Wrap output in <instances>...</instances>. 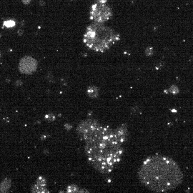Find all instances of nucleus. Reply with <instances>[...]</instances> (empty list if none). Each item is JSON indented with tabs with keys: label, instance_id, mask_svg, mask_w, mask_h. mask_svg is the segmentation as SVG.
I'll return each instance as SVG.
<instances>
[{
	"label": "nucleus",
	"instance_id": "39448f33",
	"mask_svg": "<svg viewBox=\"0 0 193 193\" xmlns=\"http://www.w3.org/2000/svg\"><path fill=\"white\" fill-rule=\"evenodd\" d=\"M37 62L32 57H25L20 60L19 70L22 74H32L37 70Z\"/></svg>",
	"mask_w": 193,
	"mask_h": 193
},
{
	"label": "nucleus",
	"instance_id": "ddd939ff",
	"mask_svg": "<svg viewBox=\"0 0 193 193\" xmlns=\"http://www.w3.org/2000/svg\"><path fill=\"white\" fill-rule=\"evenodd\" d=\"M15 85L17 86V87H19V86L22 85V81H20V80L16 81V82H15Z\"/></svg>",
	"mask_w": 193,
	"mask_h": 193
},
{
	"label": "nucleus",
	"instance_id": "f257e3e1",
	"mask_svg": "<svg viewBox=\"0 0 193 193\" xmlns=\"http://www.w3.org/2000/svg\"><path fill=\"white\" fill-rule=\"evenodd\" d=\"M77 132L85 141V153L89 164L102 173L110 172L121 159L122 142L115 130L92 120L79 125Z\"/></svg>",
	"mask_w": 193,
	"mask_h": 193
},
{
	"label": "nucleus",
	"instance_id": "423d86ee",
	"mask_svg": "<svg viewBox=\"0 0 193 193\" xmlns=\"http://www.w3.org/2000/svg\"><path fill=\"white\" fill-rule=\"evenodd\" d=\"M11 184H12V183H11L10 179L6 178V179L4 180L1 183V184H0V192H7V191L10 188Z\"/></svg>",
	"mask_w": 193,
	"mask_h": 193
},
{
	"label": "nucleus",
	"instance_id": "2eb2a0df",
	"mask_svg": "<svg viewBox=\"0 0 193 193\" xmlns=\"http://www.w3.org/2000/svg\"><path fill=\"white\" fill-rule=\"evenodd\" d=\"M23 29H19V30H18V32H17V34H19V36H22L23 34Z\"/></svg>",
	"mask_w": 193,
	"mask_h": 193
},
{
	"label": "nucleus",
	"instance_id": "0eeeda50",
	"mask_svg": "<svg viewBox=\"0 0 193 193\" xmlns=\"http://www.w3.org/2000/svg\"><path fill=\"white\" fill-rule=\"evenodd\" d=\"M46 190H47L45 188V187H42L40 185H37V184L32 187V192H47Z\"/></svg>",
	"mask_w": 193,
	"mask_h": 193
},
{
	"label": "nucleus",
	"instance_id": "1a4fd4ad",
	"mask_svg": "<svg viewBox=\"0 0 193 193\" xmlns=\"http://www.w3.org/2000/svg\"><path fill=\"white\" fill-rule=\"evenodd\" d=\"M37 185H40L42 187H45L46 185V180L45 178L43 177H39L37 181Z\"/></svg>",
	"mask_w": 193,
	"mask_h": 193
},
{
	"label": "nucleus",
	"instance_id": "6e6552de",
	"mask_svg": "<svg viewBox=\"0 0 193 193\" xmlns=\"http://www.w3.org/2000/svg\"><path fill=\"white\" fill-rule=\"evenodd\" d=\"M4 25L8 28H11V27H14L16 25V22L14 20H7L4 22Z\"/></svg>",
	"mask_w": 193,
	"mask_h": 193
},
{
	"label": "nucleus",
	"instance_id": "9d476101",
	"mask_svg": "<svg viewBox=\"0 0 193 193\" xmlns=\"http://www.w3.org/2000/svg\"><path fill=\"white\" fill-rule=\"evenodd\" d=\"M77 187L76 186H74V185H71V186L68 187L67 188V192H77Z\"/></svg>",
	"mask_w": 193,
	"mask_h": 193
},
{
	"label": "nucleus",
	"instance_id": "9b49d317",
	"mask_svg": "<svg viewBox=\"0 0 193 193\" xmlns=\"http://www.w3.org/2000/svg\"><path fill=\"white\" fill-rule=\"evenodd\" d=\"M45 118L47 119L48 121H49V122H51V121L54 120V116L53 115H46Z\"/></svg>",
	"mask_w": 193,
	"mask_h": 193
},
{
	"label": "nucleus",
	"instance_id": "f3484780",
	"mask_svg": "<svg viewBox=\"0 0 193 193\" xmlns=\"http://www.w3.org/2000/svg\"><path fill=\"white\" fill-rule=\"evenodd\" d=\"M0 57H1V54H0Z\"/></svg>",
	"mask_w": 193,
	"mask_h": 193
},
{
	"label": "nucleus",
	"instance_id": "f03ea898",
	"mask_svg": "<svg viewBox=\"0 0 193 193\" xmlns=\"http://www.w3.org/2000/svg\"><path fill=\"white\" fill-rule=\"evenodd\" d=\"M139 179L149 190L156 192L172 190L179 186L183 172L173 159L162 155L147 158L139 170Z\"/></svg>",
	"mask_w": 193,
	"mask_h": 193
},
{
	"label": "nucleus",
	"instance_id": "f8f14e48",
	"mask_svg": "<svg viewBox=\"0 0 193 193\" xmlns=\"http://www.w3.org/2000/svg\"><path fill=\"white\" fill-rule=\"evenodd\" d=\"M145 53H146V54L148 55V56L152 55V53H153V51H152V47H148V48L146 49V51H145Z\"/></svg>",
	"mask_w": 193,
	"mask_h": 193
},
{
	"label": "nucleus",
	"instance_id": "7ed1b4c3",
	"mask_svg": "<svg viewBox=\"0 0 193 193\" xmlns=\"http://www.w3.org/2000/svg\"><path fill=\"white\" fill-rule=\"evenodd\" d=\"M119 39L112 29L100 25V23L89 26L84 37V42L89 48L96 51H104Z\"/></svg>",
	"mask_w": 193,
	"mask_h": 193
},
{
	"label": "nucleus",
	"instance_id": "dca6fc26",
	"mask_svg": "<svg viewBox=\"0 0 193 193\" xmlns=\"http://www.w3.org/2000/svg\"><path fill=\"white\" fill-rule=\"evenodd\" d=\"M39 4L40 6H45V1H43V0H40L39 2Z\"/></svg>",
	"mask_w": 193,
	"mask_h": 193
},
{
	"label": "nucleus",
	"instance_id": "20e7f679",
	"mask_svg": "<svg viewBox=\"0 0 193 193\" xmlns=\"http://www.w3.org/2000/svg\"><path fill=\"white\" fill-rule=\"evenodd\" d=\"M91 19L95 21V23H102L111 17V9L104 4L97 3L92 7Z\"/></svg>",
	"mask_w": 193,
	"mask_h": 193
},
{
	"label": "nucleus",
	"instance_id": "4468645a",
	"mask_svg": "<svg viewBox=\"0 0 193 193\" xmlns=\"http://www.w3.org/2000/svg\"><path fill=\"white\" fill-rule=\"evenodd\" d=\"M22 1L23 4H25L27 5V4H30L31 0H22Z\"/></svg>",
	"mask_w": 193,
	"mask_h": 193
}]
</instances>
